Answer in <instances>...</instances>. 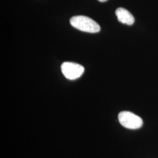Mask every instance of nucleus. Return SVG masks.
Instances as JSON below:
<instances>
[{"mask_svg":"<svg viewBox=\"0 0 158 158\" xmlns=\"http://www.w3.org/2000/svg\"><path fill=\"white\" fill-rule=\"evenodd\" d=\"M70 23L74 28L85 32L97 33L100 31L99 25L89 17L83 15L74 16L71 18Z\"/></svg>","mask_w":158,"mask_h":158,"instance_id":"nucleus-1","label":"nucleus"},{"mask_svg":"<svg viewBox=\"0 0 158 158\" xmlns=\"http://www.w3.org/2000/svg\"><path fill=\"white\" fill-rule=\"evenodd\" d=\"M118 120L122 126L130 130L140 128L143 125L141 118L130 111H122L119 113Z\"/></svg>","mask_w":158,"mask_h":158,"instance_id":"nucleus-2","label":"nucleus"},{"mask_svg":"<svg viewBox=\"0 0 158 158\" xmlns=\"http://www.w3.org/2000/svg\"><path fill=\"white\" fill-rule=\"evenodd\" d=\"M63 74L66 79L73 80L79 78L85 72L81 65L73 62H64L61 66Z\"/></svg>","mask_w":158,"mask_h":158,"instance_id":"nucleus-3","label":"nucleus"},{"mask_svg":"<svg viewBox=\"0 0 158 158\" xmlns=\"http://www.w3.org/2000/svg\"><path fill=\"white\" fill-rule=\"evenodd\" d=\"M115 14L120 23L128 25H131L134 23L135 19L133 15L125 8H118L115 11Z\"/></svg>","mask_w":158,"mask_h":158,"instance_id":"nucleus-4","label":"nucleus"},{"mask_svg":"<svg viewBox=\"0 0 158 158\" xmlns=\"http://www.w3.org/2000/svg\"><path fill=\"white\" fill-rule=\"evenodd\" d=\"M98 1H99L100 2H106V1H107L108 0H98Z\"/></svg>","mask_w":158,"mask_h":158,"instance_id":"nucleus-5","label":"nucleus"}]
</instances>
